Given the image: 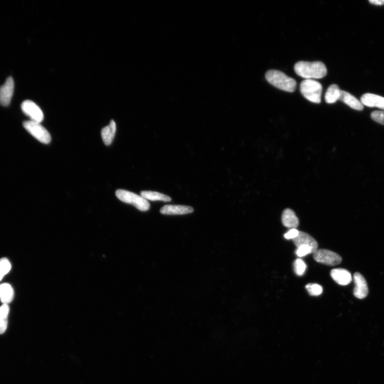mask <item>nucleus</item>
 <instances>
[{"instance_id":"obj_1","label":"nucleus","mask_w":384,"mask_h":384,"mask_svg":"<svg viewBox=\"0 0 384 384\" xmlns=\"http://www.w3.org/2000/svg\"><path fill=\"white\" fill-rule=\"evenodd\" d=\"M294 70L298 76L305 80L321 79L327 73L325 65L321 62H299L295 64Z\"/></svg>"},{"instance_id":"obj_2","label":"nucleus","mask_w":384,"mask_h":384,"mask_svg":"<svg viewBox=\"0 0 384 384\" xmlns=\"http://www.w3.org/2000/svg\"><path fill=\"white\" fill-rule=\"evenodd\" d=\"M266 80L274 87L287 92H293L297 86L293 78L287 76L284 73L277 70H269L265 74Z\"/></svg>"},{"instance_id":"obj_3","label":"nucleus","mask_w":384,"mask_h":384,"mask_svg":"<svg viewBox=\"0 0 384 384\" xmlns=\"http://www.w3.org/2000/svg\"><path fill=\"white\" fill-rule=\"evenodd\" d=\"M300 90L302 95L308 100L319 104L321 100V84L314 80H305L302 82Z\"/></svg>"},{"instance_id":"obj_4","label":"nucleus","mask_w":384,"mask_h":384,"mask_svg":"<svg viewBox=\"0 0 384 384\" xmlns=\"http://www.w3.org/2000/svg\"><path fill=\"white\" fill-rule=\"evenodd\" d=\"M117 197L122 202L132 204L137 209L142 211H146L150 208V204L147 200L133 192L124 190H118L116 191Z\"/></svg>"},{"instance_id":"obj_5","label":"nucleus","mask_w":384,"mask_h":384,"mask_svg":"<svg viewBox=\"0 0 384 384\" xmlns=\"http://www.w3.org/2000/svg\"><path fill=\"white\" fill-rule=\"evenodd\" d=\"M24 128L42 143L48 144L50 143L51 137L44 127L40 123L31 120L26 121L23 123Z\"/></svg>"},{"instance_id":"obj_6","label":"nucleus","mask_w":384,"mask_h":384,"mask_svg":"<svg viewBox=\"0 0 384 384\" xmlns=\"http://www.w3.org/2000/svg\"><path fill=\"white\" fill-rule=\"evenodd\" d=\"M313 254L316 261L327 266H336L342 261V258L339 254L330 250L317 249Z\"/></svg>"},{"instance_id":"obj_7","label":"nucleus","mask_w":384,"mask_h":384,"mask_svg":"<svg viewBox=\"0 0 384 384\" xmlns=\"http://www.w3.org/2000/svg\"><path fill=\"white\" fill-rule=\"evenodd\" d=\"M25 115L30 117L31 121L41 123L44 119L43 112L35 103L31 100L24 101L21 105Z\"/></svg>"},{"instance_id":"obj_8","label":"nucleus","mask_w":384,"mask_h":384,"mask_svg":"<svg viewBox=\"0 0 384 384\" xmlns=\"http://www.w3.org/2000/svg\"><path fill=\"white\" fill-rule=\"evenodd\" d=\"M14 91V81L12 77H9L6 82L0 87V104L8 106L12 101Z\"/></svg>"},{"instance_id":"obj_9","label":"nucleus","mask_w":384,"mask_h":384,"mask_svg":"<svg viewBox=\"0 0 384 384\" xmlns=\"http://www.w3.org/2000/svg\"><path fill=\"white\" fill-rule=\"evenodd\" d=\"M354 282L355 287L354 289V295L359 299L366 298L369 293L368 284L366 279L359 272L354 275Z\"/></svg>"},{"instance_id":"obj_10","label":"nucleus","mask_w":384,"mask_h":384,"mask_svg":"<svg viewBox=\"0 0 384 384\" xmlns=\"http://www.w3.org/2000/svg\"><path fill=\"white\" fill-rule=\"evenodd\" d=\"M296 247L302 246H307L310 247L312 251V254L318 249V243L314 238L310 234L305 232L299 231L297 238L293 240Z\"/></svg>"},{"instance_id":"obj_11","label":"nucleus","mask_w":384,"mask_h":384,"mask_svg":"<svg viewBox=\"0 0 384 384\" xmlns=\"http://www.w3.org/2000/svg\"><path fill=\"white\" fill-rule=\"evenodd\" d=\"M331 275L335 282L341 286H347L352 281L350 271L344 268L333 269L331 271Z\"/></svg>"},{"instance_id":"obj_12","label":"nucleus","mask_w":384,"mask_h":384,"mask_svg":"<svg viewBox=\"0 0 384 384\" xmlns=\"http://www.w3.org/2000/svg\"><path fill=\"white\" fill-rule=\"evenodd\" d=\"M194 209L190 206L166 205L160 209L161 213L166 215H181L192 213Z\"/></svg>"},{"instance_id":"obj_13","label":"nucleus","mask_w":384,"mask_h":384,"mask_svg":"<svg viewBox=\"0 0 384 384\" xmlns=\"http://www.w3.org/2000/svg\"><path fill=\"white\" fill-rule=\"evenodd\" d=\"M361 102L363 105L369 107H378L384 110L383 97L372 93H365L361 98Z\"/></svg>"},{"instance_id":"obj_14","label":"nucleus","mask_w":384,"mask_h":384,"mask_svg":"<svg viewBox=\"0 0 384 384\" xmlns=\"http://www.w3.org/2000/svg\"><path fill=\"white\" fill-rule=\"evenodd\" d=\"M116 124L113 120L111 121L108 126L104 127L101 130V138L103 142H104L105 145L109 146L112 143V142H113L116 133Z\"/></svg>"},{"instance_id":"obj_15","label":"nucleus","mask_w":384,"mask_h":384,"mask_svg":"<svg viewBox=\"0 0 384 384\" xmlns=\"http://www.w3.org/2000/svg\"><path fill=\"white\" fill-rule=\"evenodd\" d=\"M284 226L290 229H297L299 226V220L295 212L290 209H286L282 215Z\"/></svg>"},{"instance_id":"obj_16","label":"nucleus","mask_w":384,"mask_h":384,"mask_svg":"<svg viewBox=\"0 0 384 384\" xmlns=\"http://www.w3.org/2000/svg\"><path fill=\"white\" fill-rule=\"evenodd\" d=\"M339 100L354 109L362 111L364 108L361 102L348 92L341 90Z\"/></svg>"},{"instance_id":"obj_17","label":"nucleus","mask_w":384,"mask_h":384,"mask_svg":"<svg viewBox=\"0 0 384 384\" xmlns=\"http://www.w3.org/2000/svg\"><path fill=\"white\" fill-rule=\"evenodd\" d=\"M14 291L11 285L3 284L0 285V299L3 304L11 303L14 299Z\"/></svg>"},{"instance_id":"obj_18","label":"nucleus","mask_w":384,"mask_h":384,"mask_svg":"<svg viewBox=\"0 0 384 384\" xmlns=\"http://www.w3.org/2000/svg\"><path fill=\"white\" fill-rule=\"evenodd\" d=\"M140 196L146 200L161 201L163 202H170L172 198L170 196L163 194L153 191H142L140 192Z\"/></svg>"},{"instance_id":"obj_19","label":"nucleus","mask_w":384,"mask_h":384,"mask_svg":"<svg viewBox=\"0 0 384 384\" xmlns=\"http://www.w3.org/2000/svg\"><path fill=\"white\" fill-rule=\"evenodd\" d=\"M341 90L336 84H332L327 88L325 95V100L328 104H333L339 100L341 95Z\"/></svg>"},{"instance_id":"obj_20","label":"nucleus","mask_w":384,"mask_h":384,"mask_svg":"<svg viewBox=\"0 0 384 384\" xmlns=\"http://www.w3.org/2000/svg\"><path fill=\"white\" fill-rule=\"evenodd\" d=\"M10 308L8 304L0 306V335L5 333L7 329L8 318Z\"/></svg>"},{"instance_id":"obj_21","label":"nucleus","mask_w":384,"mask_h":384,"mask_svg":"<svg viewBox=\"0 0 384 384\" xmlns=\"http://www.w3.org/2000/svg\"><path fill=\"white\" fill-rule=\"evenodd\" d=\"M11 268L12 264L10 261L6 258L0 259V282L10 271Z\"/></svg>"},{"instance_id":"obj_22","label":"nucleus","mask_w":384,"mask_h":384,"mask_svg":"<svg viewBox=\"0 0 384 384\" xmlns=\"http://www.w3.org/2000/svg\"><path fill=\"white\" fill-rule=\"evenodd\" d=\"M309 294L312 296L320 295L323 292L322 287L316 284H309L306 286Z\"/></svg>"},{"instance_id":"obj_23","label":"nucleus","mask_w":384,"mask_h":384,"mask_svg":"<svg viewBox=\"0 0 384 384\" xmlns=\"http://www.w3.org/2000/svg\"><path fill=\"white\" fill-rule=\"evenodd\" d=\"M294 266L295 272L297 276H302L304 275L307 266L302 259H297L294 262Z\"/></svg>"},{"instance_id":"obj_24","label":"nucleus","mask_w":384,"mask_h":384,"mask_svg":"<svg viewBox=\"0 0 384 384\" xmlns=\"http://www.w3.org/2000/svg\"><path fill=\"white\" fill-rule=\"evenodd\" d=\"M371 118L376 123L384 125V111H374L371 114Z\"/></svg>"},{"instance_id":"obj_25","label":"nucleus","mask_w":384,"mask_h":384,"mask_svg":"<svg viewBox=\"0 0 384 384\" xmlns=\"http://www.w3.org/2000/svg\"><path fill=\"white\" fill-rule=\"evenodd\" d=\"M311 254H312V249L307 246L299 247L296 250V254L298 257H303Z\"/></svg>"},{"instance_id":"obj_26","label":"nucleus","mask_w":384,"mask_h":384,"mask_svg":"<svg viewBox=\"0 0 384 384\" xmlns=\"http://www.w3.org/2000/svg\"><path fill=\"white\" fill-rule=\"evenodd\" d=\"M299 231L297 229H290V230L285 234V238L287 240L294 239L298 236Z\"/></svg>"},{"instance_id":"obj_27","label":"nucleus","mask_w":384,"mask_h":384,"mask_svg":"<svg viewBox=\"0 0 384 384\" xmlns=\"http://www.w3.org/2000/svg\"><path fill=\"white\" fill-rule=\"evenodd\" d=\"M369 2L374 5L382 6L384 5V0H370Z\"/></svg>"}]
</instances>
